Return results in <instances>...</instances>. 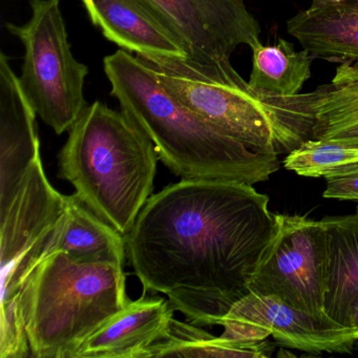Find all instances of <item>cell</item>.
Wrapping results in <instances>:
<instances>
[{
    "label": "cell",
    "instance_id": "277c9868",
    "mask_svg": "<svg viewBox=\"0 0 358 358\" xmlns=\"http://www.w3.org/2000/svg\"><path fill=\"white\" fill-rule=\"evenodd\" d=\"M136 56L183 106L252 150L278 155L313 139L308 94L264 95L251 89L231 64L215 66L188 58Z\"/></svg>",
    "mask_w": 358,
    "mask_h": 358
},
{
    "label": "cell",
    "instance_id": "ac0fdd59",
    "mask_svg": "<svg viewBox=\"0 0 358 358\" xmlns=\"http://www.w3.org/2000/svg\"><path fill=\"white\" fill-rule=\"evenodd\" d=\"M252 71L248 85L264 95L294 97L301 93L311 77L312 57L309 52L295 51L285 39L276 45H264L261 41L251 45Z\"/></svg>",
    "mask_w": 358,
    "mask_h": 358
},
{
    "label": "cell",
    "instance_id": "7a4b0ae2",
    "mask_svg": "<svg viewBox=\"0 0 358 358\" xmlns=\"http://www.w3.org/2000/svg\"><path fill=\"white\" fill-rule=\"evenodd\" d=\"M103 64L121 112L148 135L180 179L255 185L280 169L278 155L252 150L194 114L137 56L119 50Z\"/></svg>",
    "mask_w": 358,
    "mask_h": 358
},
{
    "label": "cell",
    "instance_id": "9a60e30c",
    "mask_svg": "<svg viewBox=\"0 0 358 358\" xmlns=\"http://www.w3.org/2000/svg\"><path fill=\"white\" fill-rule=\"evenodd\" d=\"M57 251L66 253L76 263L123 266L127 242L124 236L100 219L74 194L69 196L66 213L50 238L45 257Z\"/></svg>",
    "mask_w": 358,
    "mask_h": 358
},
{
    "label": "cell",
    "instance_id": "d6986e66",
    "mask_svg": "<svg viewBox=\"0 0 358 358\" xmlns=\"http://www.w3.org/2000/svg\"><path fill=\"white\" fill-rule=\"evenodd\" d=\"M248 357L246 352L226 345L219 336L202 330L198 324L171 320L166 336L148 350L145 358Z\"/></svg>",
    "mask_w": 358,
    "mask_h": 358
},
{
    "label": "cell",
    "instance_id": "52a82bcc",
    "mask_svg": "<svg viewBox=\"0 0 358 358\" xmlns=\"http://www.w3.org/2000/svg\"><path fill=\"white\" fill-rule=\"evenodd\" d=\"M32 16L26 24L6 28L24 47L20 77L37 115L57 135L70 131L87 101L89 68L73 56L59 0H30Z\"/></svg>",
    "mask_w": 358,
    "mask_h": 358
},
{
    "label": "cell",
    "instance_id": "7c38bea8",
    "mask_svg": "<svg viewBox=\"0 0 358 358\" xmlns=\"http://www.w3.org/2000/svg\"><path fill=\"white\" fill-rule=\"evenodd\" d=\"M108 41L138 56L188 58L183 39L146 0H81Z\"/></svg>",
    "mask_w": 358,
    "mask_h": 358
},
{
    "label": "cell",
    "instance_id": "9c48e42d",
    "mask_svg": "<svg viewBox=\"0 0 358 358\" xmlns=\"http://www.w3.org/2000/svg\"><path fill=\"white\" fill-rule=\"evenodd\" d=\"M278 231L262 257L249 291L275 295L301 311L324 314L326 231L324 222L278 215Z\"/></svg>",
    "mask_w": 358,
    "mask_h": 358
},
{
    "label": "cell",
    "instance_id": "ba28073f",
    "mask_svg": "<svg viewBox=\"0 0 358 358\" xmlns=\"http://www.w3.org/2000/svg\"><path fill=\"white\" fill-rule=\"evenodd\" d=\"M220 339L242 350L248 357L271 356L269 336L284 347L308 353H351L358 341L353 329L329 317H320L291 307L275 295L249 291L221 318Z\"/></svg>",
    "mask_w": 358,
    "mask_h": 358
},
{
    "label": "cell",
    "instance_id": "44dd1931",
    "mask_svg": "<svg viewBox=\"0 0 358 358\" xmlns=\"http://www.w3.org/2000/svg\"><path fill=\"white\" fill-rule=\"evenodd\" d=\"M324 179V198L358 202V161L334 169Z\"/></svg>",
    "mask_w": 358,
    "mask_h": 358
},
{
    "label": "cell",
    "instance_id": "2e32d148",
    "mask_svg": "<svg viewBox=\"0 0 358 358\" xmlns=\"http://www.w3.org/2000/svg\"><path fill=\"white\" fill-rule=\"evenodd\" d=\"M326 231V292L324 311L349 327L358 301V213L322 220Z\"/></svg>",
    "mask_w": 358,
    "mask_h": 358
},
{
    "label": "cell",
    "instance_id": "603a6c76",
    "mask_svg": "<svg viewBox=\"0 0 358 358\" xmlns=\"http://www.w3.org/2000/svg\"><path fill=\"white\" fill-rule=\"evenodd\" d=\"M318 1H326V3H338L343 1V0H318Z\"/></svg>",
    "mask_w": 358,
    "mask_h": 358
},
{
    "label": "cell",
    "instance_id": "8fae6325",
    "mask_svg": "<svg viewBox=\"0 0 358 358\" xmlns=\"http://www.w3.org/2000/svg\"><path fill=\"white\" fill-rule=\"evenodd\" d=\"M36 110L5 53L0 55V211L15 196L24 176L41 157Z\"/></svg>",
    "mask_w": 358,
    "mask_h": 358
},
{
    "label": "cell",
    "instance_id": "7402d4cb",
    "mask_svg": "<svg viewBox=\"0 0 358 358\" xmlns=\"http://www.w3.org/2000/svg\"><path fill=\"white\" fill-rule=\"evenodd\" d=\"M350 328L353 329L358 338V301H356L353 310H352L351 317H350Z\"/></svg>",
    "mask_w": 358,
    "mask_h": 358
},
{
    "label": "cell",
    "instance_id": "5b68a950",
    "mask_svg": "<svg viewBox=\"0 0 358 358\" xmlns=\"http://www.w3.org/2000/svg\"><path fill=\"white\" fill-rule=\"evenodd\" d=\"M129 303L117 264H80L57 251L24 280L20 311L31 357L73 358L78 348Z\"/></svg>",
    "mask_w": 358,
    "mask_h": 358
},
{
    "label": "cell",
    "instance_id": "30bf717a",
    "mask_svg": "<svg viewBox=\"0 0 358 358\" xmlns=\"http://www.w3.org/2000/svg\"><path fill=\"white\" fill-rule=\"evenodd\" d=\"M146 1L183 39L192 62L226 66L238 47H251L259 41L261 26L244 0Z\"/></svg>",
    "mask_w": 358,
    "mask_h": 358
},
{
    "label": "cell",
    "instance_id": "cb8c5ba5",
    "mask_svg": "<svg viewBox=\"0 0 358 358\" xmlns=\"http://www.w3.org/2000/svg\"><path fill=\"white\" fill-rule=\"evenodd\" d=\"M356 213H358V207H357V211H356Z\"/></svg>",
    "mask_w": 358,
    "mask_h": 358
},
{
    "label": "cell",
    "instance_id": "5bb4252c",
    "mask_svg": "<svg viewBox=\"0 0 358 358\" xmlns=\"http://www.w3.org/2000/svg\"><path fill=\"white\" fill-rule=\"evenodd\" d=\"M287 32L313 58L358 66V0H313L287 22Z\"/></svg>",
    "mask_w": 358,
    "mask_h": 358
},
{
    "label": "cell",
    "instance_id": "e0dca14e",
    "mask_svg": "<svg viewBox=\"0 0 358 358\" xmlns=\"http://www.w3.org/2000/svg\"><path fill=\"white\" fill-rule=\"evenodd\" d=\"M308 94L313 139L358 148V66L339 64L330 83Z\"/></svg>",
    "mask_w": 358,
    "mask_h": 358
},
{
    "label": "cell",
    "instance_id": "4fadbf2b",
    "mask_svg": "<svg viewBox=\"0 0 358 358\" xmlns=\"http://www.w3.org/2000/svg\"><path fill=\"white\" fill-rule=\"evenodd\" d=\"M173 311L163 297L144 294L129 301L78 348L73 358H145L148 350L166 336Z\"/></svg>",
    "mask_w": 358,
    "mask_h": 358
},
{
    "label": "cell",
    "instance_id": "8992f818",
    "mask_svg": "<svg viewBox=\"0 0 358 358\" xmlns=\"http://www.w3.org/2000/svg\"><path fill=\"white\" fill-rule=\"evenodd\" d=\"M68 202L69 196L60 194L48 180L41 156L24 176L11 204L0 211V358L31 357L20 293L27 276L45 257Z\"/></svg>",
    "mask_w": 358,
    "mask_h": 358
},
{
    "label": "cell",
    "instance_id": "3957f363",
    "mask_svg": "<svg viewBox=\"0 0 358 358\" xmlns=\"http://www.w3.org/2000/svg\"><path fill=\"white\" fill-rule=\"evenodd\" d=\"M58 177L100 219L127 236L154 189L159 155L124 113L87 106L58 155Z\"/></svg>",
    "mask_w": 358,
    "mask_h": 358
},
{
    "label": "cell",
    "instance_id": "ffe728a7",
    "mask_svg": "<svg viewBox=\"0 0 358 358\" xmlns=\"http://www.w3.org/2000/svg\"><path fill=\"white\" fill-rule=\"evenodd\" d=\"M358 161V148L322 139H309L291 150L284 160L285 169L301 177L320 178Z\"/></svg>",
    "mask_w": 358,
    "mask_h": 358
},
{
    "label": "cell",
    "instance_id": "6da1fadb",
    "mask_svg": "<svg viewBox=\"0 0 358 358\" xmlns=\"http://www.w3.org/2000/svg\"><path fill=\"white\" fill-rule=\"evenodd\" d=\"M268 205L253 185L219 180H181L150 196L125 236L144 294L166 295L192 324H219L278 231Z\"/></svg>",
    "mask_w": 358,
    "mask_h": 358
}]
</instances>
